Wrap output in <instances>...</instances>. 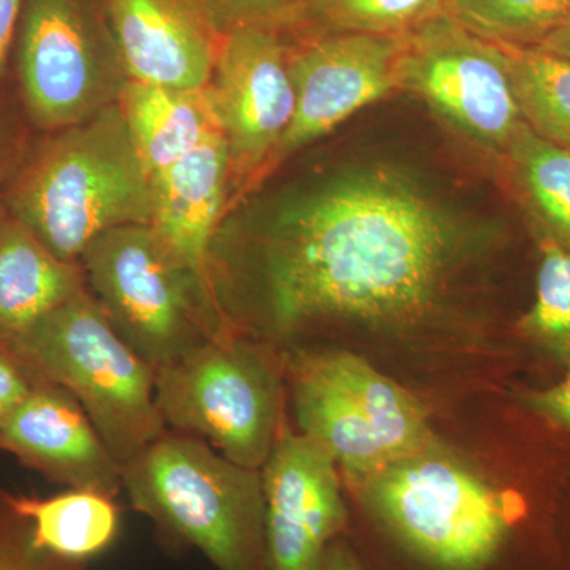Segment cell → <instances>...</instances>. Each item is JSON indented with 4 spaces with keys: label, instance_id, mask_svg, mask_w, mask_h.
Instances as JSON below:
<instances>
[{
    "label": "cell",
    "instance_id": "6da1fadb",
    "mask_svg": "<svg viewBox=\"0 0 570 570\" xmlns=\"http://www.w3.org/2000/svg\"><path fill=\"white\" fill-rule=\"evenodd\" d=\"M466 225L385 165L318 176L258 216H225L209 275L234 332L291 340L311 326L420 324L441 305Z\"/></svg>",
    "mask_w": 570,
    "mask_h": 570
},
{
    "label": "cell",
    "instance_id": "7a4b0ae2",
    "mask_svg": "<svg viewBox=\"0 0 570 570\" xmlns=\"http://www.w3.org/2000/svg\"><path fill=\"white\" fill-rule=\"evenodd\" d=\"M371 528L401 570H558L570 471L491 485L426 448L358 480Z\"/></svg>",
    "mask_w": 570,
    "mask_h": 570
},
{
    "label": "cell",
    "instance_id": "3957f363",
    "mask_svg": "<svg viewBox=\"0 0 570 570\" xmlns=\"http://www.w3.org/2000/svg\"><path fill=\"white\" fill-rule=\"evenodd\" d=\"M0 206L70 264L105 232L149 224L151 176L118 104L75 126L33 130Z\"/></svg>",
    "mask_w": 570,
    "mask_h": 570
},
{
    "label": "cell",
    "instance_id": "277c9868",
    "mask_svg": "<svg viewBox=\"0 0 570 570\" xmlns=\"http://www.w3.org/2000/svg\"><path fill=\"white\" fill-rule=\"evenodd\" d=\"M122 489L165 546L198 550L216 570H268L261 469L165 433L122 464Z\"/></svg>",
    "mask_w": 570,
    "mask_h": 570
},
{
    "label": "cell",
    "instance_id": "5b68a950",
    "mask_svg": "<svg viewBox=\"0 0 570 570\" xmlns=\"http://www.w3.org/2000/svg\"><path fill=\"white\" fill-rule=\"evenodd\" d=\"M0 354L33 381L75 396L121 466L167 433L156 403V370L116 332L88 287Z\"/></svg>",
    "mask_w": 570,
    "mask_h": 570
},
{
    "label": "cell",
    "instance_id": "8992f818",
    "mask_svg": "<svg viewBox=\"0 0 570 570\" xmlns=\"http://www.w3.org/2000/svg\"><path fill=\"white\" fill-rule=\"evenodd\" d=\"M299 433L332 456L351 482L428 448L414 396L346 351L296 348L284 356Z\"/></svg>",
    "mask_w": 570,
    "mask_h": 570
},
{
    "label": "cell",
    "instance_id": "52a82bcc",
    "mask_svg": "<svg viewBox=\"0 0 570 570\" xmlns=\"http://www.w3.org/2000/svg\"><path fill=\"white\" fill-rule=\"evenodd\" d=\"M80 265L116 332L154 370L205 341L235 333L149 224L121 225L97 236Z\"/></svg>",
    "mask_w": 570,
    "mask_h": 570
},
{
    "label": "cell",
    "instance_id": "ba28073f",
    "mask_svg": "<svg viewBox=\"0 0 570 570\" xmlns=\"http://www.w3.org/2000/svg\"><path fill=\"white\" fill-rule=\"evenodd\" d=\"M284 358L272 344L228 333L156 370L165 425L205 438L225 459L262 469L281 430Z\"/></svg>",
    "mask_w": 570,
    "mask_h": 570
},
{
    "label": "cell",
    "instance_id": "9c48e42d",
    "mask_svg": "<svg viewBox=\"0 0 570 570\" xmlns=\"http://www.w3.org/2000/svg\"><path fill=\"white\" fill-rule=\"evenodd\" d=\"M14 88L36 132L92 118L118 104L126 70L112 37L82 0H24L14 41Z\"/></svg>",
    "mask_w": 570,
    "mask_h": 570
},
{
    "label": "cell",
    "instance_id": "30bf717a",
    "mask_svg": "<svg viewBox=\"0 0 570 570\" xmlns=\"http://www.w3.org/2000/svg\"><path fill=\"white\" fill-rule=\"evenodd\" d=\"M400 91H409L497 160L523 124L504 55L444 11L400 37Z\"/></svg>",
    "mask_w": 570,
    "mask_h": 570
},
{
    "label": "cell",
    "instance_id": "8fae6325",
    "mask_svg": "<svg viewBox=\"0 0 570 570\" xmlns=\"http://www.w3.org/2000/svg\"><path fill=\"white\" fill-rule=\"evenodd\" d=\"M206 91L230 157V212L257 186L294 118L291 51L272 29H232L220 40Z\"/></svg>",
    "mask_w": 570,
    "mask_h": 570
},
{
    "label": "cell",
    "instance_id": "7c38bea8",
    "mask_svg": "<svg viewBox=\"0 0 570 570\" xmlns=\"http://www.w3.org/2000/svg\"><path fill=\"white\" fill-rule=\"evenodd\" d=\"M400 37L321 33L291 51L295 111L258 184L366 105L400 91Z\"/></svg>",
    "mask_w": 570,
    "mask_h": 570
},
{
    "label": "cell",
    "instance_id": "4fadbf2b",
    "mask_svg": "<svg viewBox=\"0 0 570 570\" xmlns=\"http://www.w3.org/2000/svg\"><path fill=\"white\" fill-rule=\"evenodd\" d=\"M261 474L268 570H313L347 530L335 461L313 439L281 426Z\"/></svg>",
    "mask_w": 570,
    "mask_h": 570
},
{
    "label": "cell",
    "instance_id": "5bb4252c",
    "mask_svg": "<svg viewBox=\"0 0 570 570\" xmlns=\"http://www.w3.org/2000/svg\"><path fill=\"white\" fill-rule=\"evenodd\" d=\"M0 452L69 489L111 498L122 490L121 464L81 404L51 382L33 381L11 409L0 426Z\"/></svg>",
    "mask_w": 570,
    "mask_h": 570
},
{
    "label": "cell",
    "instance_id": "9a60e30c",
    "mask_svg": "<svg viewBox=\"0 0 570 570\" xmlns=\"http://www.w3.org/2000/svg\"><path fill=\"white\" fill-rule=\"evenodd\" d=\"M127 78L178 89L212 81L223 33L197 0H105Z\"/></svg>",
    "mask_w": 570,
    "mask_h": 570
},
{
    "label": "cell",
    "instance_id": "2e32d148",
    "mask_svg": "<svg viewBox=\"0 0 570 570\" xmlns=\"http://www.w3.org/2000/svg\"><path fill=\"white\" fill-rule=\"evenodd\" d=\"M230 198V157L220 130L189 156L151 175L149 225L216 306L209 254Z\"/></svg>",
    "mask_w": 570,
    "mask_h": 570
},
{
    "label": "cell",
    "instance_id": "e0dca14e",
    "mask_svg": "<svg viewBox=\"0 0 570 570\" xmlns=\"http://www.w3.org/2000/svg\"><path fill=\"white\" fill-rule=\"evenodd\" d=\"M86 287L80 264L52 255L0 206V351Z\"/></svg>",
    "mask_w": 570,
    "mask_h": 570
},
{
    "label": "cell",
    "instance_id": "ac0fdd59",
    "mask_svg": "<svg viewBox=\"0 0 570 570\" xmlns=\"http://www.w3.org/2000/svg\"><path fill=\"white\" fill-rule=\"evenodd\" d=\"M118 107L149 176L189 156L220 130L206 88L127 80Z\"/></svg>",
    "mask_w": 570,
    "mask_h": 570
},
{
    "label": "cell",
    "instance_id": "d6986e66",
    "mask_svg": "<svg viewBox=\"0 0 570 570\" xmlns=\"http://www.w3.org/2000/svg\"><path fill=\"white\" fill-rule=\"evenodd\" d=\"M494 164L534 239L570 246V153L523 122Z\"/></svg>",
    "mask_w": 570,
    "mask_h": 570
},
{
    "label": "cell",
    "instance_id": "ffe728a7",
    "mask_svg": "<svg viewBox=\"0 0 570 570\" xmlns=\"http://www.w3.org/2000/svg\"><path fill=\"white\" fill-rule=\"evenodd\" d=\"M6 497L31 523L37 546L67 560L88 562L118 538L119 509L107 494L70 489L58 497L37 498L6 490Z\"/></svg>",
    "mask_w": 570,
    "mask_h": 570
},
{
    "label": "cell",
    "instance_id": "44dd1931",
    "mask_svg": "<svg viewBox=\"0 0 570 570\" xmlns=\"http://www.w3.org/2000/svg\"><path fill=\"white\" fill-rule=\"evenodd\" d=\"M504 55L523 121L570 153V61L527 45L497 43Z\"/></svg>",
    "mask_w": 570,
    "mask_h": 570
},
{
    "label": "cell",
    "instance_id": "7402d4cb",
    "mask_svg": "<svg viewBox=\"0 0 570 570\" xmlns=\"http://www.w3.org/2000/svg\"><path fill=\"white\" fill-rule=\"evenodd\" d=\"M535 243L534 298L517 318L513 333L534 358L562 370L570 362V246L549 239Z\"/></svg>",
    "mask_w": 570,
    "mask_h": 570
},
{
    "label": "cell",
    "instance_id": "603a6c76",
    "mask_svg": "<svg viewBox=\"0 0 570 570\" xmlns=\"http://www.w3.org/2000/svg\"><path fill=\"white\" fill-rule=\"evenodd\" d=\"M444 13L493 43H538L568 18L570 0H445Z\"/></svg>",
    "mask_w": 570,
    "mask_h": 570
},
{
    "label": "cell",
    "instance_id": "cb8c5ba5",
    "mask_svg": "<svg viewBox=\"0 0 570 570\" xmlns=\"http://www.w3.org/2000/svg\"><path fill=\"white\" fill-rule=\"evenodd\" d=\"M444 2L445 0H313L299 21L316 22L322 33L401 37L444 11Z\"/></svg>",
    "mask_w": 570,
    "mask_h": 570
},
{
    "label": "cell",
    "instance_id": "d4e9b609",
    "mask_svg": "<svg viewBox=\"0 0 570 570\" xmlns=\"http://www.w3.org/2000/svg\"><path fill=\"white\" fill-rule=\"evenodd\" d=\"M88 562L67 560L41 549L31 523L7 501L0 489V570H86Z\"/></svg>",
    "mask_w": 570,
    "mask_h": 570
},
{
    "label": "cell",
    "instance_id": "484cf974",
    "mask_svg": "<svg viewBox=\"0 0 570 570\" xmlns=\"http://www.w3.org/2000/svg\"><path fill=\"white\" fill-rule=\"evenodd\" d=\"M313 0H197L217 32L236 28H265L302 20Z\"/></svg>",
    "mask_w": 570,
    "mask_h": 570
},
{
    "label": "cell",
    "instance_id": "4316f807",
    "mask_svg": "<svg viewBox=\"0 0 570 570\" xmlns=\"http://www.w3.org/2000/svg\"><path fill=\"white\" fill-rule=\"evenodd\" d=\"M33 129L26 118L14 85L0 82V202Z\"/></svg>",
    "mask_w": 570,
    "mask_h": 570
},
{
    "label": "cell",
    "instance_id": "83f0119b",
    "mask_svg": "<svg viewBox=\"0 0 570 570\" xmlns=\"http://www.w3.org/2000/svg\"><path fill=\"white\" fill-rule=\"evenodd\" d=\"M515 400L570 434V362L558 379L539 387L520 389Z\"/></svg>",
    "mask_w": 570,
    "mask_h": 570
},
{
    "label": "cell",
    "instance_id": "f1b7e54d",
    "mask_svg": "<svg viewBox=\"0 0 570 570\" xmlns=\"http://www.w3.org/2000/svg\"><path fill=\"white\" fill-rule=\"evenodd\" d=\"M33 379L7 355L0 354V426L31 389Z\"/></svg>",
    "mask_w": 570,
    "mask_h": 570
},
{
    "label": "cell",
    "instance_id": "f546056e",
    "mask_svg": "<svg viewBox=\"0 0 570 570\" xmlns=\"http://www.w3.org/2000/svg\"><path fill=\"white\" fill-rule=\"evenodd\" d=\"M24 0H0V82L6 80Z\"/></svg>",
    "mask_w": 570,
    "mask_h": 570
},
{
    "label": "cell",
    "instance_id": "4dcf8cb0",
    "mask_svg": "<svg viewBox=\"0 0 570 570\" xmlns=\"http://www.w3.org/2000/svg\"><path fill=\"white\" fill-rule=\"evenodd\" d=\"M313 570H370L365 562L360 560L356 551L352 549L351 543L341 535L333 540L322 553L321 560L317 561L316 568Z\"/></svg>",
    "mask_w": 570,
    "mask_h": 570
},
{
    "label": "cell",
    "instance_id": "1f68e13d",
    "mask_svg": "<svg viewBox=\"0 0 570 570\" xmlns=\"http://www.w3.org/2000/svg\"><path fill=\"white\" fill-rule=\"evenodd\" d=\"M531 47L553 52V55L561 56V58L569 59L570 61V13L560 26H557L553 31L547 33L542 40L531 45Z\"/></svg>",
    "mask_w": 570,
    "mask_h": 570
},
{
    "label": "cell",
    "instance_id": "d6a6232c",
    "mask_svg": "<svg viewBox=\"0 0 570 570\" xmlns=\"http://www.w3.org/2000/svg\"><path fill=\"white\" fill-rule=\"evenodd\" d=\"M558 543H560V568L558 570H570V489L562 502Z\"/></svg>",
    "mask_w": 570,
    "mask_h": 570
}]
</instances>
